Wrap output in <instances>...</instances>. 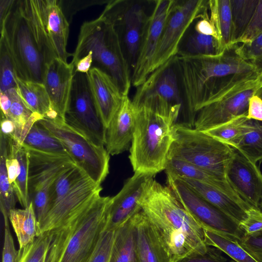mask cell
Returning a JSON list of instances; mask_svg holds the SVG:
<instances>
[{"label":"cell","instance_id":"obj_1","mask_svg":"<svg viewBox=\"0 0 262 262\" xmlns=\"http://www.w3.org/2000/svg\"><path fill=\"white\" fill-rule=\"evenodd\" d=\"M142 210L151 222L172 262L208 248L204 229L184 208L172 191L154 179L147 182L140 201Z\"/></svg>","mask_w":262,"mask_h":262},{"label":"cell","instance_id":"obj_2","mask_svg":"<svg viewBox=\"0 0 262 262\" xmlns=\"http://www.w3.org/2000/svg\"><path fill=\"white\" fill-rule=\"evenodd\" d=\"M135 106L136 125L130 162L134 172L156 175L165 169L183 105L153 99Z\"/></svg>","mask_w":262,"mask_h":262},{"label":"cell","instance_id":"obj_3","mask_svg":"<svg viewBox=\"0 0 262 262\" xmlns=\"http://www.w3.org/2000/svg\"><path fill=\"white\" fill-rule=\"evenodd\" d=\"M184 96L188 124L194 126L197 112L224 77L257 70L237 52L236 45L216 56H176Z\"/></svg>","mask_w":262,"mask_h":262},{"label":"cell","instance_id":"obj_4","mask_svg":"<svg viewBox=\"0 0 262 262\" xmlns=\"http://www.w3.org/2000/svg\"><path fill=\"white\" fill-rule=\"evenodd\" d=\"M112 198L99 195L51 231L46 262H88L105 228Z\"/></svg>","mask_w":262,"mask_h":262},{"label":"cell","instance_id":"obj_5","mask_svg":"<svg viewBox=\"0 0 262 262\" xmlns=\"http://www.w3.org/2000/svg\"><path fill=\"white\" fill-rule=\"evenodd\" d=\"M0 28L17 77L43 83L47 64L51 60L35 29L30 1L14 0Z\"/></svg>","mask_w":262,"mask_h":262},{"label":"cell","instance_id":"obj_6","mask_svg":"<svg viewBox=\"0 0 262 262\" xmlns=\"http://www.w3.org/2000/svg\"><path fill=\"white\" fill-rule=\"evenodd\" d=\"M90 51L92 52L93 62L113 78L123 96L128 95L131 69L114 26L101 15L81 25L71 63L75 66Z\"/></svg>","mask_w":262,"mask_h":262},{"label":"cell","instance_id":"obj_7","mask_svg":"<svg viewBox=\"0 0 262 262\" xmlns=\"http://www.w3.org/2000/svg\"><path fill=\"white\" fill-rule=\"evenodd\" d=\"M262 88L257 70L222 78L197 112L194 128L204 132L247 116L250 98Z\"/></svg>","mask_w":262,"mask_h":262},{"label":"cell","instance_id":"obj_8","mask_svg":"<svg viewBox=\"0 0 262 262\" xmlns=\"http://www.w3.org/2000/svg\"><path fill=\"white\" fill-rule=\"evenodd\" d=\"M102 188L75 163L55 179L49 191L46 214L37 236L58 227L68 217L100 195Z\"/></svg>","mask_w":262,"mask_h":262},{"label":"cell","instance_id":"obj_9","mask_svg":"<svg viewBox=\"0 0 262 262\" xmlns=\"http://www.w3.org/2000/svg\"><path fill=\"white\" fill-rule=\"evenodd\" d=\"M235 149L203 132L177 123L168 158L183 161L226 180Z\"/></svg>","mask_w":262,"mask_h":262},{"label":"cell","instance_id":"obj_10","mask_svg":"<svg viewBox=\"0 0 262 262\" xmlns=\"http://www.w3.org/2000/svg\"><path fill=\"white\" fill-rule=\"evenodd\" d=\"M38 122L60 141L75 164L101 185L109 173L110 155L105 147L95 145L61 118Z\"/></svg>","mask_w":262,"mask_h":262},{"label":"cell","instance_id":"obj_11","mask_svg":"<svg viewBox=\"0 0 262 262\" xmlns=\"http://www.w3.org/2000/svg\"><path fill=\"white\" fill-rule=\"evenodd\" d=\"M165 172L167 186L203 229L239 239L243 237L245 233L236 221L206 200L182 178Z\"/></svg>","mask_w":262,"mask_h":262},{"label":"cell","instance_id":"obj_12","mask_svg":"<svg viewBox=\"0 0 262 262\" xmlns=\"http://www.w3.org/2000/svg\"><path fill=\"white\" fill-rule=\"evenodd\" d=\"M64 120L95 145L105 146L106 128L97 112L87 74L75 72Z\"/></svg>","mask_w":262,"mask_h":262},{"label":"cell","instance_id":"obj_13","mask_svg":"<svg viewBox=\"0 0 262 262\" xmlns=\"http://www.w3.org/2000/svg\"><path fill=\"white\" fill-rule=\"evenodd\" d=\"M100 15L114 26L133 70L150 14L141 2L110 0Z\"/></svg>","mask_w":262,"mask_h":262},{"label":"cell","instance_id":"obj_14","mask_svg":"<svg viewBox=\"0 0 262 262\" xmlns=\"http://www.w3.org/2000/svg\"><path fill=\"white\" fill-rule=\"evenodd\" d=\"M204 0L176 1L164 25L152 59L150 73L177 55L186 32L206 6Z\"/></svg>","mask_w":262,"mask_h":262},{"label":"cell","instance_id":"obj_15","mask_svg":"<svg viewBox=\"0 0 262 262\" xmlns=\"http://www.w3.org/2000/svg\"><path fill=\"white\" fill-rule=\"evenodd\" d=\"M26 149L29 157V194L39 225L46 213L52 184L64 169L75 163L69 157Z\"/></svg>","mask_w":262,"mask_h":262},{"label":"cell","instance_id":"obj_16","mask_svg":"<svg viewBox=\"0 0 262 262\" xmlns=\"http://www.w3.org/2000/svg\"><path fill=\"white\" fill-rule=\"evenodd\" d=\"M34 17L41 36L51 54L67 62L73 53L67 46L70 23L67 19L59 0H31Z\"/></svg>","mask_w":262,"mask_h":262},{"label":"cell","instance_id":"obj_17","mask_svg":"<svg viewBox=\"0 0 262 262\" xmlns=\"http://www.w3.org/2000/svg\"><path fill=\"white\" fill-rule=\"evenodd\" d=\"M175 0L154 1V7L150 14L142 37L138 57L132 70V84L138 88L150 74L153 57L165 24Z\"/></svg>","mask_w":262,"mask_h":262},{"label":"cell","instance_id":"obj_18","mask_svg":"<svg viewBox=\"0 0 262 262\" xmlns=\"http://www.w3.org/2000/svg\"><path fill=\"white\" fill-rule=\"evenodd\" d=\"M155 176L135 172L125 181L120 191L112 198L105 230H116L142 209L140 201L148 181Z\"/></svg>","mask_w":262,"mask_h":262},{"label":"cell","instance_id":"obj_19","mask_svg":"<svg viewBox=\"0 0 262 262\" xmlns=\"http://www.w3.org/2000/svg\"><path fill=\"white\" fill-rule=\"evenodd\" d=\"M180 80L176 56L152 72L137 88L132 101L137 105L148 99H160L171 104H181Z\"/></svg>","mask_w":262,"mask_h":262},{"label":"cell","instance_id":"obj_20","mask_svg":"<svg viewBox=\"0 0 262 262\" xmlns=\"http://www.w3.org/2000/svg\"><path fill=\"white\" fill-rule=\"evenodd\" d=\"M226 177L229 184L246 203L252 208L260 209L262 173L256 164L235 149Z\"/></svg>","mask_w":262,"mask_h":262},{"label":"cell","instance_id":"obj_21","mask_svg":"<svg viewBox=\"0 0 262 262\" xmlns=\"http://www.w3.org/2000/svg\"><path fill=\"white\" fill-rule=\"evenodd\" d=\"M134 262H172L154 226L142 209L133 217Z\"/></svg>","mask_w":262,"mask_h":262},{"label":"cell","instance_id":"obj_22","mask_svg":"<svg viewBox=\"0 0 262 262\" xmlns=\"http://www.w3.org/2000/svg\"><path fill=\"white\" fill-rule=\"evenodd\" d=\"M74 74V66L60 58H54L47 64L43 83L52 107L63 120Z\"/></svg>","mask_w":262,"mask_h":262},{"label":"cell","instance_id":"obj_23","mask_svg":"<svg viewBox=\"0 0 262 262\" xmlns=\"http://www.w3.org/2000/svg\"><path fill=\"white\" fill-rule=\"evenodd\" d=\"M136 109L128 95L120 105L106 130L105 148L110 155H117L130 147L136 125Z\"/></svg>","mask_w":262,"mask_h":262},{"label":"cell","instance_id":"obj_24","mask_svg":"<svg viewBox=\"0 0 262 262\" xmlns=\"http://www.w3.org/2000/svg\"><path fill=\"white\" fill-rule=\"evenodd\" d=\"M87 74L97 112L106 128L124 96L113 78L100 68L93 67Z\"/></svg>","mask_w":262,"mask_h":262},{"label":"cell","instance_id":"obj_25","mask_svg":"<svg viewBox=\"0 0 262 262\" xmlns=\"http://www.w3.org/2000/svg\"><path fill=\"white\" fill-rule=\"evenodd\" d=\"M165 171L182 178L194 180L221 191L248 209L252 208L246 203L232 188L228 181L219 178L190 164L168 158Z\"/></svg>","mask_w":262,"mask_h":262},{"label":"cell","instance_id":"obj_26","mask_svg":"<svg viewBox=\"0 0 262 262\" xmlns=\"http://www.w3.org/2000/svg\"><path fill=\"white\" fill-rule=\"evenodd\" d=\"M16 84L19 96L30 111L44 118L53 120L60 118L52 107L43 83L25 80L17 77Z\"/></svg>","mask_w":262,"mask_h":262},{"label":"cell","instance_id":"obj_27","mask_svg":"<svg viewBox=\"0 0 262 262\" xmlns=\"http://www.w3.org/2000/svg\"><path fill=\"white\" fill-rule=\"evenodd\" d=\"M181 178L206 200L232 218L239 224L247 219L249 209L224 193L194 180Z\"/></svg>","mask_w":262,"mask_h":262},{"label":"cell","instance_id":"obj_28","mask_svg":"<svg viewBox=\"0 0 262 262\" xmlns=\"http://www.w3.org/2000/svg\"><path fill=\"white\" fill-rule=\"evenodd\" d=\"M21 145L27 149L70 157L60 141L38 121L31 127Z\"/></svg>","mask_w":262,"mask_h":262},{"label":"cell","instance_id":"obj_29","mask_svg":"<svg viewBox=\"0 0 262 262\" xmlns=\"http://www.w3.org/2000/svg\"><path fill=\"white\" fill-rule=\"evenodd\" d=\"M9 219L16 235L19 249L31 243L37 236L38 224L31 202L26 208L11 210Z\"/></svg>","mask_w":262,"mask_h":262},{"label":"cell","instance_id":"obj_30","mask_svg":"<svg viewBox=\"0 0 262 262\" xmlns=\"http://www.w3.org/2000/svg\"><path fill=\"white\" fill-rule=\"evenodd\" d=\"M209 18L223 47H229L232 35V15L230 0L207 1Z\"/></svg>","mask_w":262,"mask_h":262},{"label":"cell","instance_id":"obj_31","mask_svg":"<svg viewBox=\"0 0 262 262\" xmlns=\"http://www.w3.org/2000/svg\"><path fill=\"white\" fill-rule=\"evenodd\" d=\"M204 232L207 246L220 249L236 262H259L242 245L238 238L204 229Z\"/></svg>","mask_w":262,"mask_h":262},{"label":"cell","instance_id":"obj_32","mask_svg":"<svg viewBox=\"0 0 262 262\" xmlns=\"http://www.w3.org/2000/svg\"><path fill=\"white\" fill-rule=\"evenodd\" d=\"M7 139L0 135V209L4 220L5 226L9 225V213L15 208L16 195L10 183L6 164L8 155Z\"/></svg>","mask_w":262,"mask_h":262},{"label":"cell","instance_id":"obj_33","mask_svg":"<svg viewBox=\"0 0 262 262\" xmlns=\"http://www.w3.org/2000/svg\"><path fill=\"white\" fill-rule=\"evenodd\" d=\"M224 48L215 37L199 33L195 31L180 45L178 56H216L223 53Z\"/></svg>","mask_w":262,"mask_h":262},{"label":"cell","instance_id":"obj_34","mask_svg":"<svg viewBox=\"0 0 262 262\" xmlns=\"http://www.w3.org/2000/svg\"><path fill=\"white\" fill-rule=\"evenodd\" d=\"M254 164L262 161V122L248 119L245 130L234 147Z\"/></svg>","mask_w":262,"mask_h":262},{"label":"cell","instance_id":"obj_35","mask_svg":"<svg viewBox=\"0 0 262 262\" xmlns=\"http://www.w3.org/2000/svg\"><path fill=\"white\" fill-rule=\"evenodd\" d=\"M134 224L133 218L115 231L110 262H134Z\"/></svg>","mask_w":262,"mask_h":262},{"label":"cell","instance_id":"obj_36","mask_svg":"<svg viewBox=\"0 0 262 262\" xmlns=\"http://www.w3.org/2000/svg\"><path fill=\"white\" fill-rule=\"evenodd\" d=\"M232 15V35L229 47L243 34L256 9L258 0H230Z\"/></svg>","mask_w":262,"mask_h":262},{"label":"cell","instance_id":"obj_37","mask_svg":"<svg viewBox=\"0 0 262 262\" xmlns=\"http://www.w3.org/2000/svg\"><path fill=\"white\" fill-rule=\"evenodd\" d=\"M9 140L12 141L16 157L20 163L19 173L12 186L17 199L21 206L25 208L30 203L28 186L29 154L28 151L21 145L11 139Z\"/></svg>","mask_w":262,"mask_h":262},{"label":"cell","instance_id":"obj_38","mask_svg":"<svg viewBox=\"0 0 262 262\" xmlns=\"http://www.w3.org/2000/svg\"><path fill=\"white\" fill-rule=\"evenodd\" d=\"M247 116L237 117L203 132L234 148L244 133L249 119Z\"/></svg>","mask_w":262,"mask_h":262},{"label":"cell","instance_id":"obj_39","mask_svg":"<svg viewBox=\"0 0 262 262\" xmlns=\"http://www.w3.org/2000/svg\"><path fill=\"white\" fill-rule=\"evenodd\" d=\"M51 240V231L37 236L33 242L19 249L17 262H46Z\"/></svg>","mask_w":262,"mask_h":262},{"label":"cell","instance_id":"obj_40","mask_svg":"<svg viewBox=\"0 0 262 262\" xmlns=\"http://www.w3.org/2000/svg\"><path fill=\"white\" fill-rule=\"evenodd\" d=\"M14 65L3 39L0 40V91L5 92L16 88Z\"/></svg>","mask_w":262,"mask_h":262},{"label":"cell","instance_id":"obj_41","mask_svg":"<svg viewBox=\"0 0 262 262\" xmlns=\"http://www.w3.org/2000/svg\"><path fill=\"white\" fill-rule=\"evenodd\" d=\"M238 45L236 46V50L243 58L257 70L262 67V33L250 43Z\"/></svg>","mask_w":262,"mask_h":262},{"label":"cell","instance_id":"obj_42","mask_svg":"<svg viewBox=\"0 0 262 262\" xmlns=\"http://www.w3.org/2000/svg\"><path fill=\"white\" fill-rule=\"evenodd\" d=\"M115 231L104 229L88 262H110Z\"/></svg>","mask_w":262,"mask_h":262},{"label":"cell","instance_id":"obj_43","mask_svg":"<svg viewBox=\"0 0 262 262\" xmlns=\"http://www.w3.org/2000/svg\"><path fill=\"white\" fill-rule=\"evenodd\" d=\"M262 33V0H258L254 14L243 34L233 44L250 43Z\"/></svg>","mask_w":262,"mask_h":262},{"label":"cell","instance_id":"obj_44","mask_svg":"<svg viewBox=\"0 0 262 262\" xmlns=\"http://www.w3.org/2000/svg\"><path fill=\"white\" fill-rule=\"evenodd\" d=\"M63 12L70 24L78 12L98 5L107 4L110 0H59Z\"/></svg>","mask_w":262,"mask_h":262},{"label":"cell","instance_id":"obj_45","mask_svg":"<svg viewBox=\"0 0 262 262\" xmlns=\"http://www.w3.org/2000/svg\"><path fill=\"white\" fill-rule=\"evenodd\" d=\"M226 260L220 249L209 246L207 251L203 254L193 253L175 262H226Z\"/></svg>","mask_w":262,"mask_h":262},{"label":"cell","instance_id":"obj_46","mask_svg":"<svg viewBox=\"0 0 262 262\" xmlns=\"http://www.w3.org/2000/svg\"><path fill=\"white\" fill-rule=\"evenodd\" d=\"M240 241L250 254L262 262V230L251 234H245Z\"/></svg>","mask_w":262,"mask_h":262},{"label":"cell","instance_id":"obj_47","mask_svg":"<svg viewBox=\"0 0 262 262\" xmlns=\"http://www.w3.org/2000/svg\"><path fill=\"white\" fill-rule=\"evenodd\" d=\"M245 234H251L262 230V211L254 208L248 211L247 219L239 224Z\"/></svg>","mask_w":262,"mask_h":262},{"label":"cell","instance_id":"obj_48","mask_svg":"<svg viewBox=\"0 0 262 262\" xmlns=\"http://www.w3.org/2000/svg\"><path fill=\"white\" fill-rule=\"evenodd\" d=\"M198 19L194 27V31L199 33L212 36L217 38L220 42L216 30L209 18L208 13L207 3L206 6L200 14Z\"/></svg>","mask_w":262,"mask_h":262},{"label":"cell","instance_id":"obj_49","mask_svg":"<svg viewBox=\"0 0 262 262\" xmlns=\"http://www.w3.org/2000/svg\"><path fill=\"white\" fill-rule=\"evenodd\" d=\"M17 254L9 226H5L2 262H17Z\"/></svg>","mask_w":262,"mask_h":262},{"label":"cell","instance_id":"obj_50","mask_svg":"<svg viewBox=\"0 0 262 262\" xmlns=\"http://www.w3.org/2000/svg\"><path fill=\"white\" fill-rule=\"evenodd\" d=\"M247 117L249 119L262 122V99L256 95L250 99Z\"/></svg>","mask_w":262,"mask_h":262},{"label":"cell","instance_id":"obj_51","mask_svg":"<svg viewBox=\"0 0 262 262\" xmlns=\"http://www.w3.org/2000/svg\"><path fill=\"white\" fill-rule=\"evenodd\" d=\"M1 134L7 139L14 141L15 136V126L10 119L1 116Z\"/></svg>","mask_w":262,"mask_h":262},{"label":"cell","instance_id":"obj_52","mask_svg":"<svg viewBox=\"0 0 262 262\" xmlns=\"http://www.w3.org/2000/svg\"><path fill=\"white\" fill-rule=\"evenodd\" d=\"M93 62L92 52L90 51L85 56L80 59L75 64V72L88 74Z\"/></svg>","mask_w":262,"mask_h":262},{"label":"cell","instance_id":"obj_53","mask_svg":"<svg viewBox=\"0 0 262 262\" xmlns=\"http://www.w3.org/2000/svg\"><path fill=\"white\" fill-rule=\"evenodd\" d=\"M14 0H0V24L2 23L9 12Z\"/></svg>","mask_w":262,"mask_h":262},{"label":"cell","instance_id":"obj_54","mask_svg":"<svg viewBox=\"0 0 262 262\" xmlns=\"http://www.w3.org/2000/svg\"><path fill=\"white\" fill-rule=\"evenodd\" d=\"M261 82L262 83V67L257 70Z\"/></svg>","mask_w":262,"mask_h":262},{"label":"cell","instance_id":"obj_55","mask_svg":"<svg viewBox=\"0 0 262 262\" xmlns=\"http://www.w3.org/2000/svg\"><path fill=\"white\" fill-rule=\"evenodd\" d=\"M256 95L262 99V88L258 91Z\"/></svg>","mask_w":262,"mask_h":262},{"label":"cell","instance_id":"obj_56","mask_svg":"<svg viewBox=\"0 0 262 262\" xmlns=\"http://www.w3.org/2000/svg\"><path fill=\"white\" fill-rule=\"evenodd\" d=\"M260 209L262 211V201L260 205Z\"/></svg>","mask_w":262,"mask_h":262}]
</instances>
